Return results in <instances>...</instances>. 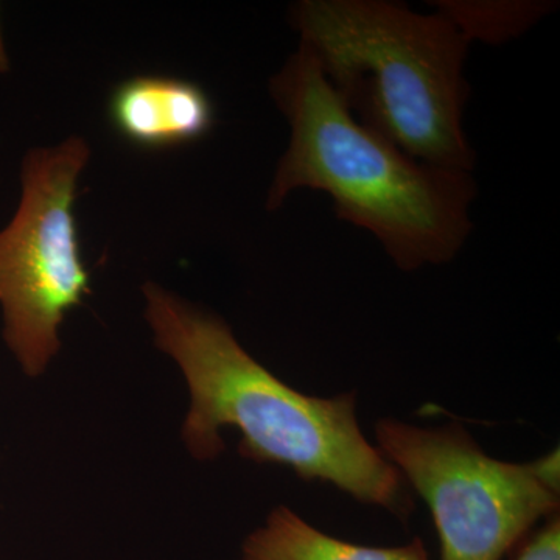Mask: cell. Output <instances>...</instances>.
Masks as SVG:
<instances>
[{"instance_id": "4", "label": "cell", "mask_w": 560, "mask_h": 560, "mask_svg": "<svg viewBox=\"0 0 560 560\" xmlns=\"http://www.w3.org/2000/svg\"><path fill=\"white\" fill-rule=\"evenodd\" d=\"M378 451L429 504L441 560H501L559 511V451L530 464L490 458L458 422L434 429L382 419Z\"/></svg>"}, {"instance_id": "7", "label": "cell", "mask_w": 560, "mask_h": 560, "mask_svg": "<svg viewBox=\"0 0 560 560\" xmlns=\"http://www.w3.org/2000/svg\"><path fill=\"white\" fill-rule=\"evenodd\" d=\"M242 560H430L422 540L396 548L363 547L335 539L285 506L243 544Z\"/></svg>"}, {"instance_id": "2", "label": "cell", "mask_w": 560, "mask_h": 560, "mask_svg": "<svg viewBox=\"0 0 560 560\" xmlns=\"http://www.w3.org/2000/svg\"><path fill=\"white\" fill-rule=\"evenodd\" d=\"M270 95L290 140L268 210L282 208L294 190L323 191L337 215L370 231L400 270L455 259L471 231L477 184L469 172L412 160L364 127L302 44L270 80Z\"/></svg>"}, {"instance_id": "3", "label": "cell", "mask_w": 560, "mask_h": 560, "mask_svg": "<svg viewBox=\"0 0 560 560\" xmlns=\"http://www.w3.org/2000/svg\"><path fill=\"white\" fill-rule=\"evenodd\" d=\"M290 21L364 127L412 160L471 172L463 128L470 38L447 14L385 0H302Z\"/></svg>"}, {"instance_id": "6", "label": "cell", "mask_w": 560, "mask_h": 560, "mask_svg": "<svg viewBox=\"0 0 560 560\" xmlns=\"http://www.w3.org/2000/svg\"><path fill=\"white\" fill-rule=\"evenodd\" d=\"M108 120L132 147L167 150L206 138L215 124V106L194 81L138 75L110 92Z\"/></svg>"}, {"instance_id": "5", "label": "cell", "mask_w": 560, "mask_h": 560, "mask_svg": "<svg viewBox=\"0 0 560 560\" xmlns=\"http://www.w3.org/2000/svg\"><path fill=\"white\" fill-rule=\"evenodd\" d=\"M91 160L81 136L35 147L22 158L21 198L0 231L3 340L22 371L38 377L60 350V326L91 294L75 201Z\"/></svg>"}, {"instance_id": "9", "label": "cell", "mask_w": 560, "mask_h": 560, "mask_svg": "<svg viewBox=\"0 0 560 560\" xmlns=\"http://www.w3.org/2000/svg\"><path fill=\"white\" fill-rule=\"evenodd\" d=\"M11 69V61L9 50H7L5 39H3L2 25H0V75L9 73Z\"/></svg>"}, {"instance_id": "1", "label": "cell", "mask_w": 560, "mask_h": 560, "mask_svg": "<svg viewBox=\"0 0 560 560\" xmlns=\"http://www.w3.org/2000/svg\"><path fill=\"white\" fill-rule=\"evenodd\" d=\"M142 291L154 345L189 385L183 440L194 458L220 456L221 429L235 427L243 458L290 466L304 481L330 482L361 503L410 517L404 477L361 433L355 394L305 396L254 360L219 316L154 282Z\"/></svg>"}, {"instance_id": "8", "label": "cell", "mask_w": 560, "mask_h": 560, "mask_svg": "<svg viewBox=\"0 0 560 560\" xmlns=\"http://www.w3.org/2000/svg\"><path fill=\"white\" fill-rule=\"evenodd\" d=\"M512 560H560L559 514L552 515L540 529L526 536Z\"/></svg>"}]
</instances>
